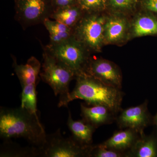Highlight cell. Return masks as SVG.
Masks as SVG:
<instances>
[{"label": "cell", "instance_id": "cell-16", "mask_svg": "<svg viewBox=\"0 0 157 157\" xmlns=\"http://www.w3.org/2000/svg\"><path fill=\"white\" fill-rule=\"evenodd\" d=\"M67 124L74 140L83 146L92 145L93 134L96 129L94 126L83 119L73 120L70 110Z\"/></svg>", "mask_w": 157, "mask_h": 157}, {"label": "cell", "instance_id": "cell-13", "mask_svg": "<svg viewBox=\"0 0 157 157\" xmlns=\"http://www.w3.org/2000/svg\"><path fill=\"white\" fill-rule=\"evenodd\" d=\"M140 136L139 133L132 129H121L99 144L108 149L123 153L125 155L134 146Z\"/></svg>", "mask_w": 157, "mask_h": 157}, {"label": "cell", "instance_id": "cell-12", "mask_svg": "<svg viewBox=\"0 0 157 157\" xmlns=\"http://www.w3.org/2000/svg\"><path fill=\"white\" fill-rule=\"evenodd\" d=\"M82 119L97 128L103 125L108 124L116 121L117 114L107 106L94 105L87 107L81 104Z\"/></svg>", "mask_w": 157, "mask_h": 157}, {"label": "cell", "instance_id": "cell-4", "mask_svg": "<svg viewBox=\"0 0 157 157\" xmlns=\"http://www.w3.org/2000/svg\"><path fill=\"white\" fill-rule=\"evenodd\" d=\"M107 12L86 13L73 29V36L91 53L101 52L105 46L104 28Z\"/></svg>", "mask_w": 157, "mask_h": 157}, {"label": "cell", "instance_id": "cell-25", "mask_svg": "<svg viewBox=\"0 0 157 157\" xmlns=\"http://www.w3.org/2000/svg\"><path fill=\"white\" fill-rule=\"evenodd\" d=\"M76 3H77V0H55L53 5L55 9Z\"/></svg>", "mask_w": 157, "mask_h": 157}, {"label": "cell", "instance_id": "cell-26", "mask_svg": "<svg viewBox=\"0 0 157 157\" xmlns=\"http://www.w3.org/2000/svg\"><path fill=\"white\" fill-rule=\"evenodd\" d=\"M152 124L155 126L157 130V112L155 115L153 116Z\"/></svg>", "mask_w": 157, "mask_h": 157}, {"label": "cell", "instance_id": "cell-3", "mask_svg": "<svg viewBox=\"0 0 157 157\" xmlns=\"http://www.w3.org/2000/svg\"><path fill=\"white\" fill-rule=\"evenodd\" d=\"M43 48L57 61L72 70L76 77L86 73L92 53L74 36L57 45L48 44Z\"/></svg>", "mask_w": 157, "mask_h": 157}, {"label": "cell", "instance_id": "cell-24", "mask_svg": "<svg viewBox=\"0 0 157 157\" xmlns=\"http://www.w3.org/2000/svg\"><path fill=\"white\" fill-rule=\"evenodd\" d=\"M138 9L147 11L157 17V0H139Z\"/></svg>", "mask_w": 157, "mask_h": 157}, {"label": "cell", "instance_id": "cell-27", "mask_svg": "<svg viewBox=\"0 0 157 157\" xmlns=\"http://www.w3.org/2000/svg\"><path fill=\"white\" fill-rule=\"evenodd\" d=\"M50 1H51L52 2V3H53V2H54L55 0H50Z\"/></svg>", "mask_w": 157, "mask_h": 157}, {"label": "cell", "instance_id": "cell-1", "mask_svg": "<svg viewBox=\"0 0 157 157\" xmlns=\"http://www.w3.org/2000/svg\"><path fill=\"white\" fill-rule=\"evenodd\" d=\"M46 136L38 114L21 106L16 108L1 107L0 136L3 140L24 138L42 153Z\"/></svg>", "mask_w": 157, "mask_h": 157}, {"label": "cell", "instance_id": "cell-15", "mask_svg": "<svg viewBox=\"0 0 157 157\" xmlns=\"http://www.w3.org/2000/svg\"><path fill=\"white\" fill-rule=\"evenodd\" d=\"M125 157H157V130L151 135H146L144 132L132 148L127 152Z\"/></svg>", "mask_w": 157, "mask_h": 157}, {"label": "cell", "instance_id": "cell-2", "mask_svg": "<svg viewBox=\"0 0 157 157\" xmlns=\"http://www.w3.org/2000/svg\"><path fill=\"white\" fill-rule=\"evenodd\" d=\"M75 87L69 95L59 101L58 107H67L73 100L81 99L88 105L107 106L118 114L124 93L121 89L104 84L87 73L77 76Z\"/></svg>", "mask_w": 157, "mask_h": 157}, {"label": "cell", "instance_id": "cell-14", "mask_svg": "<svg viewBox=\"0 0 157 157\" xmlns=\"http://www.w3.org/2000/svg\"><path fill=\"white\" fill-rule=\"evenodd\" d=\"M13 67L21 87L29 85H37L42 65L36 57H31L25 64L18 65L13 59Z\"/></svg>", "mask_w": 157, "mask_h": 157}, {"label": "cell", "instance_id": "cell-17", "mask_svg": "<svg viewBox=\"0 0 157 157\" xmlns=\"http://www.w3.org/2000/svg\"><path fill=\"white\" fill-rule=\"evenodd\" d=\"M85 13L78 3H76L55 9L50 18L74 29Z\"/></svg>", "mask_w": 157, "mask_h": 157}, {"label": "cell", "instance_id": "cell-5", "mask_svg": "<svg viewBox=\"0 0 157 157\" xmlns=\"http://www.w3.org/2000/svg\"><path fill=\"white\" fill-rule=\"evenodd\" d=\"M42 56V71L39 75L42 81L52 88L55 96H59V101H62L70 94V83L76 79V75L44 49Z\"/></svg>", "mask_w": 157, "mask_h": 157}, {"label": "cell", "instance_id": "cell-7", "mask_svg": "<svg viewBox=\"0 0 157 157\" xmlns=\"http://www.w3.org/2000/svg\"><path fill=\"white\" fill-rule=\"evenodd\" d=\"M15 18L24 29L43 23L54 9L50 0H14Z\"/></svg>", "mask_w": 157, "mask_h": 157}, {"label": "cell", "instance_id": "cell-22", "mask_svg": "<svg viewBox=\"0 0 157 157\" xmlns=\"http://www.w3.org/2000/svg\"><path fill=\"white\" fill-rule=\"evenodd\" d=\"M77 3L85 13L107 12V0H77Z\"/></svg>", "mask_w": 157, "mask_h": 157}, {"label": "cell", "instance_id": "cell-8", "mask_svg": "<svg viewBox=\"0 0 157 157\" xmlns=\"http://www.w3.org/2000/svg\"><path fill=\"white\" fill-rule=\"evenodd\" d=\"M130 17L107 12L104 28L105 46H121L130 41Z\"/></svg>", "mask_w": 157, "mask_h": 157}, {"label": "cell", "instance_id": "cell-23", "mask_svg": "<svg viewBox=\"0 0 157 157\" xmlns=\"http://www.w3.org/2000/svg\"><path fill=\"white\" fill-rule=\"evenodd\" d=\"M125 157L124 154L121 152L108 149L100 144L93 145L90 157Z\"/></svg>", "mask_w": 157, "mask_h": 157}, {"label": "cell", "instance_id": "cell-6", "mask_svg": "<svg viewBox=\"0 0 157 157\" xmlns=\"http://www.w3.org/2000/svg\"><path fill=\"white\" fill-rule=\"evenodd\" d=\"M93 145L83 146L72 136L64 137L59 129L55 133L47 135L42 157H90Z\"/></svg>", "mask_w": 157, "mask_h": 157}, {"label": "cell", "instance_id": "cell-10", "mask_svg": "<svg viewBox=\"0 0 157 157\" xmlns=\"http://www.w3.org/2000/svg\"><path fill=\"white\" fill-rule=\"evenodd\" d=\"M86 73L104 84L121 89V70L113 62L102 58L92 57Z\"/></svg>", "mask_w": 157, "mask_h": 157}, {"label": "cell", "instance_id": "cell-19", "mask_svg": "<svg viewBox=\"0 0 157 157\" xmlns=\"http://www.w3.org/2000/svg\"><path fill=\"white\" fill-rule=\"evenodd\" d=\"M4 140L1 147L0 157H42L41 150L37 147L31 145L30 147H21L12 142L11 139Z\"/></svg>", "mask_w": 157, "mask_h": 157}, {"label": "cell", "instance_id": "cell-21", "mask_svg": "<svg viewBox=\"0 0 157 157\" xmlns=\"http://www.w3.org/2000/svg\"><path fill=\"white\" fill-rule=\"evenodd\" d=\"M37 85L32 84L22 87L21 107L38 114L37 107Z\"/></svg>", "mask_w": 157, "mask_h": 157}, {"label": "cell", "instance_id": "cell-11", "mask_svg": "<svg viewBox=\"0 0 157 157\" xmlns=\"http://www.w3.org/2000/svg\"><path fill=\"white\" fill-rule=\"evenodd\" d=\"M157 36V17L138 9L130 17V40L147 36Z\"/></svg>", "mask_w": 157, "mask_h": 157}, {"label": "cell", "instance_id": "cell-9", "mask_svg": "<svg viewBox=\"0 0 157 157\" xmlns=\"http://www.w3.org/2000/svg\"><path fill=\"white\" fill-rule=\"evenodd\" d=\"M148 101L145 100L138 106L122 109L117 116L116 121L120 129H132L140 134L152 124L153 116L148 109Z\"/></svg>", "mask_w": 157, "mask_h": 157}, {"label": "cell", "instance_id": "cell-20", "mask_svg": "<svg viewBox=\"0 0 157 157\" xmlns=\"http://www.w3.org/2000/svg\"><path fill=\"white\" fill-rule=\"evenodd\" d=\"M139 0H107V12L131 17L138 10Z\"/></svg>", "mask_w": 157, "mask_h": 157}, {"label": "cell", "instance_id": "cell-18", "mask_svg": "<svg viewBox=\"0 0 157 157\" xmlns=\"http://www.w3.org/2000/svg\"><path fill=\"white\" fill-rule=\"evenodd\" d=\"M43 24L49 33L50 45H57L73 36V29L61 23L48 18Z\"/></svg>", "mask_w": 157, "mask_h": 157}]
</instances>
